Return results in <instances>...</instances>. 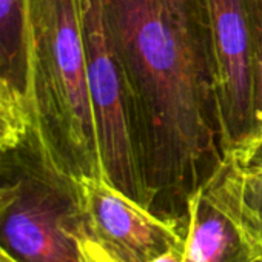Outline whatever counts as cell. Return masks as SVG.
<instances>
[{"mask_svg":"<svg viewBox=\"0 0 262 262\" xmlns=\"http://www.w3.org/2000/svg\"><path fill=\"white\" fill-rule=\"evenodd\" d=\"M214 45L225 158L244 155L253 126L251 33L247 0H205Z\"/></svg>","mask_w":262,"mask_h":262,"instance_id":"obj_6","label":"cell"},{"mask_svg":"<svg viewBox=\"0 0 262 262\" xmlns=\"http://www.w3.org/2000/svg\"><path fill=\"white\" fill-rule=\"evenodd\" d=\"M80 185L86 234L117 262H150L184 242V221L158 216L103 179Z\"/></svg>","mask_w":262,"mask_h":262,"instance_id":"obj_5","label":"cell"},{"mask_svg":"<svg viewBox=\"0 0 262 262\" xmlns=\"http://www.w3.org/2000/svg\"><path fill=\"white\" fill-rule=\"evenodd\" d=\"M27 0H0V74L25 96Z\"/></svg>","mask_w":262,"mask_h":262,"instance_id":"obj_9","label":"cell"},{"mask_svg":"<svg viewBox=\"0 0 262 262\" xmlns=\"http://www.w3.org/2000/svg\"><path fill=\"white\" fill-rule=\"evenodd\" d=\"M2 155V153H0ZM13 199V191H11V188L0 179V217H2V214H4V211L7 210V207H8V204H10V201ZM0 262H14L11 257H8L7 254H5V251L0 248Z\"/></svg>","mask_w":262,"mask_h":262,"instance_id":"obj_13","label":"cell"},{"mask_svg":"<svg viewBox=\"0 0 262 262\" xmlns=\"http://www.w3.org/2000/svg\"><path fill=\"white\" fill-rule=\"evenodd\" d=\"M30 126L24 93L0 74V153L16 147L27 136Z\"/></svg>","mask_w":262,"mask_h":262,"instance_id":"obj_11","label":"cell"},{"mask_svg":"<svg viewBox=\"0 0 262 262\" xmlns=\"http://www.w3.org/2000/svg\"><path fill=\"white\" fill-rule=\"evenodd\" d=\"M0 179L13 191L0 217V248L14 262H82L86 234L80 181L51 159L36 131L0 155Z\"/></svg>","mask_w":262,"mask_h":262,"instance_id":"obj_3","label":"cell"},{"mask_svg":"<svg viewBox=\"0 0 262 262\" xmlns=\"http://www.w3.org/2000/svg\"><path fill=\"white\" fill-rule=\"evenodd\" d=\"M25 27L31 128L65 173L102 179L77 0H27Z\"/></svg>","mask_w":262,"mask_h":262,"instance_id":"obj_2","label":"cell"},{"mask_svg":"<svg viewBox=\"0 0 262 262\" xmlns=\"http://www.w3.org/2000/svg\"><path fill=\"white\" fill-rule=\"evenodd\" d=\"M251 33L253 126L248 148L237 158H250L262 145V0H247Z\"/></svg>","mask_w":262,"mask_h":262,"instance_id":"obj_10","label":"cell"},{"mask_svg":"<svg viewBox=\"0 0 262 262\" xmlns=\"http://www.w3.org/2000/svg\"><path fill=\"white\" fill-rule=\"evenodd\" d=\"M79 250H80L82 262H117L97 242L88 237V234L79 237Z\"/></svg>","mask_w":262,"mask_h":262,"instance_id":"obj_12","label":"cell"},{"mask_svg":"<svg viewBox=\"0 0 262 262\" xmlns=\"http://www.w3.org/2000/svg\"><path fill=\"white\" fill-rule=\"evenodd\" d=\"M150 210L182 221L225 159L205 0H105Z\"/></svg>","mask_w":262,"mask_h":262,"instance_id":"obj_1","label":"cell"},{"mask_svg":"<svg viewBox=\"0 0 262 262\" xmlns=\"http://www.w3.org/2000/svg\"><path fill=\"white\" fill-rule=\"evenodd\" d=\"M184 262H262L234 216L204 187L187 204Z\"/></svg>","mask_w":262,"mask_h":262,"instance_id":"obj_7","label":"cell"},{"mask_svg":"<svg viewBox=\"0 0 262 262\" xmlns=\"http://www.w3.org/2000/svg\"><path fill=\"white\" fill-rule=\"evenodd\" d=\"M150 262H184V242L168 248L165 253L159 254Z\"/></svg>","mask_w":262,"mask_h":262,"instance_id":"obj_14","label":"cell"},{"mask_svg":"<svg viewBox=\"0 0 262 262\" xmlns=\"http://www.w3.org/2000/svg\"><path fill=\"white\" fill-rule=\"evenodd\" d=\"M204 187L262 254V145L250 158L227 156Z\"/></svg>","mask_w":262,"mask_h":262,"instance_id":"obj_8","label":"cell"},{"mask_svg":"<svg viewBox=\"0 0 262 262\" xmlns=\"http://www.w3.org/2000/svg\"><path fill=\"white\" fill-rule=\"evenodd\" d=\"M77 4L102 179L150 210V199L135 153L128 93L106 24L105 0H77Z\"/></svg>","mask_w":262,"mask_h":262,"instance_id":"obj_4","label":"cell"}]
</instances>
